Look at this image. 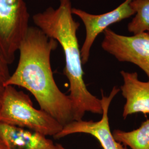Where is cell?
I'll return each mask as SVG.
<instances>
[{"label":"cell","mask_w":149,"mask_h":149,"mask_svg":"<svg viewBox=\"0 0 149 149\" xmlns=\"http://www.w3.org/2000/svg\"><path fill=\"white\" fill-rule=\"evenodd\" d=\"M0 139L7 149H60L42 134L0 122Z\"/></svg>","instance_id":"obj_9"},{"label":"cell","mask_w":149,"mask_h":149,"mask_svg":"<svg viewBox=\"0 0 149 149\" xmlns=\"http://www.w3.org/2000/svg\"><path fill=\"white\" fill-rule=\"evenodd\" d=\"M132 0H125L113 10L100 15H93L80 8L73 7L72 14L78 17L85 28V39L81 49V56L83 65L87 63L91 50L96 38L113 24L122 21L135 15L130 6Z\"/></svg>","instance_id":"obj_6"},{"label":"cell","mask_w":149,"mask_h":149,"mask_svg":"<svg viewBox=\"0 0 149 149\" xmlns=\"http://www.w3.org/2000/svg\"><path fill=\"white\" fill-rule=\"evenodd\" d=\"M3 89H4V86L0 84V97H1V96L2 94Z\"/></svg>","instance_id":"obj_14"},{"label":"cell","mask_w":149,"mask_h":149,"mask_svg":"<svg viewBox=\"0 0 149 149\" xmlns=\"http://www.w3.org/2000/svg\"><path fill=\"white\" fill-rule=\"evenodd\" d=\"M120 91L114 86L109 96L102 94L101 103L103 113L101 119L97 122L93 120H73L63 126L61 130L54 138L60 139L71 134H87L98 140L103 149H127V146L117 142L113 137L109 123L108 110L113 99Z\"/></svg>","instance_id":"obj_7"},{"label":"cell","mask_w":149,"mask_h":149,"mask_svg":"<svg viewBox=\"0 0 149 149\" xmlns=\"http://www.w3.org/2000/svg\"><path fill=\"white\" fill-rule=\"evenodd\" d=\"M112 134L117 142L131 149H149V119L132 131L116 129Z\"/></svg>","instance_id":"obj_10"},{"label":"cell","mask_w":149,"mask_h":149,"mask_svg":"<svg viewBox=\"0 0 149 149\" xmlns=\"http://www.w3.org/2000/svg\"><path fill=\"white\" fill-rule=\"evenodd\" d=\"M58 7H49L35 14L32 19L36 27L60 44L63 50L64 74L69 81L70 99L73 119L81 120L86 112L102 114L101 99L88 90L84 80V70L77 33L80 26L72 12L71 0H59Z\"/></svg>","instance_id":"obj_2"},{"label":"cell","mask_w":149,"mask_h":149,"mask_svg":"<svg viewBox=\"0 0 149 149\" xmlns=\"http://www.w3.org/2000/svg\"><path fill=\"white\" fill-rule=\"evenodd\" d=\"M103 34L102 49L119 62L137 66L149 80V31L127 36L108 28Z\"/></svg>","instance_id":"obj_5"},{"label":"cell","mask_w":149,"mask_h":149,"mask_svg":"<svg viewBox=\"0 0 149 149\" xmlns=\"http://www.w3.org/2000/svg\"><path fill=\"white\" fill-rule=\"evenodd\" d=\"M58 45L37 27H29L18 49L17 68L3 86H16L28 91L40 109L64 126L74 119L69 97L59 89L52 69L51 54Z\"/></svg>","instance_id":"obj_1"},{"label":"cell","mask_w":149,"mask_h":149,"mask_svg":"<svg viewBox=\"0 0 149 149\" xmlns=\"http://www.w3.org/2000/svg\"><path fill=\"white\" fill-rule=\"evenodd\" d=\"M0 149H7L3 143L0 139Z\"/></svg>","instance_id":"obj_13"},{"label":"cell","mask_w":149,"mask_h":149,"mask_svg":"<svg viewBox=\"0 0 149 149\" xmlns=\"http://www.w3.org/2000/svg\"><path fill=\"white\" fill-rule=\"evenodd\" d=\"M130 6L135 16L128 24V32L132 35L149 31V0H132Z\"/></svg>","instance_id":"obj_11"},{"label":"cell","mask_w":149,"mask_h":149,"mask_svg":"<svg viewBox=\"0 0 149 149\" xmlns=\"http://www.w3.org/2000/svg\"><path fill=\"white\" fill-rule=\"evenodd\" d=\"M60 149H66L65 148H64V147L61 145H60Z\"/></svg>","instance_id":"obj_15"},{"label":"cell","mask_w":149,"mask_h":149,"mask_svg":"<svg viewBox=\"0 0 149 149\" xmlns=\"http://www.w3.org/2000/svg\"><path fill=\"white\" fill-rule=\"evenodd\" d=\"M120 73L123 80L120 91L126 100L123 117L125 119L130 115L138 113L149 114V80L143 82L139 80L136 72L122 70Z\"/></svg>","instance_id":"obj_8"},{"label":"cell","mask_w":149,"mask_h":149,"mask_svg":"<svg viewBox=\"0 0 149 149\" xmlns=\"http://www.w3.org/2000/svg\"><path fill=\"white\" fill-rule=\"evenodd\" d=\"M0 122L55 136L63 126L48 113L37 109L27 94L6 86L1 96Z\"/></svg>","instance_id":"obj_3"},{"label":"cell","mask_w":149,"mask_h":149,"mask_svg":"<svg viewBox=\"0 0 149 149\" xmlns=\"http://www.w3.org/2000/svg\"><path fill=\"white\" fill-rule=\"evenodd\" d=\"M1 97H0V109H1Z\"/></svg>","instance_id":"obj_16"},{"label":"cell","mask_w":149,"mask_h":149,"mask_svg":"<svg viewBox=\"0 0 149 149\" xmlns=\"http://www.w3.org/2000/svg\"><path fill=\"white\" fill-rule=\"evenodd\" d=\"M29 17L24 0H0V50L8 65L30 27Z\"/></svg>","instance_id":"obj_4"},{"label":"cell","mask_w":149,"mask_h":149,"mask_svg":"<svg viewBox=\"0 0 149 149\" xmlns=\"http://www.w3.org/2000/svg\"><path fill=\"white\" fill-rule=\"evenodd\" d=\"M8 65L0 50V84L2 85L3 86L11 76Z\"/></svg>","instance_id":"obj_12"}]
</instances>
